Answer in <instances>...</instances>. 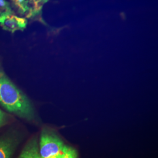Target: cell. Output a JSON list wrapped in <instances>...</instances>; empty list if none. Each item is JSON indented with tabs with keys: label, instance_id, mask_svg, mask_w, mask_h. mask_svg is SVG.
<instances>
[{
	"label": "cell",
	"instance_id": "1",
	"mask_svg": "<svg viewBox=\"0 0 158 158\" xmlns=\"http://www.w3.org/2000/svg\"><path fill=\"white\" fill-rule=\"evenodd\" d=\"M0 104L21 118L32 121L35 118V109L28 97L12 81L1 66Z\"/></svg>",
	"mask_w": 158,
	"mask_h": 158
},
{
	"label": "cell",
	"instance_id": "2",
	"mask_svg": "<svg viewBox=\"0 0 158 158\" xmlns=\"http://www.w3.org/2000/svg\"><path fill=\"white\" fill-rule=\"evenodd\" d=\"M65 144L56 132L43 129L40 136L39 149L41 158H59Z\"/></svg>",
	"mask_w": 158,
	"mask_h": 158
},
{
	"label": "cell",
	"instance_id": "3",
	"mask_svg": "<svg viewBox=\"0 0 158 158\" xmlns=\"http://www.w3.org/2000/svg\"><path fill=\"white\" fill-rule=\"evenodd\" d=\"M28 23L27 19L17 17L14 12H6L0 15V26L3 29L14 33L16 31H23Z\"/></svg>",
	"mask_w": 158,
	"mask_h": 158
},
{
	"label": "cell",
	"instance_id": "4",
	"mask_svg": "<svg viewBox=\"0 0 158 158\" xmlns=\"http://www.w3.org/2000/svg\"><path fill=\"white\" fill-rule=\"evenodd\" d=\"M18 158H41L39 142L36 138H32L27 142Z\"/></svg>",
	"mask_w": 158,
	"mask_h": 158
},
{
	"label": "cell",
	"instance_id": "5",
	"mask_svg": "<svg viewBox=\"0 0 158 158\" xmlns=\"http://www.w3.org/2000/svg\"><path fill=\"white\" fill-rule=\"evenodd\" d=\"M17 144L10 138L0 139V158H12Z\"/></svg>",
	"mask_w": 158,
	"mask_h": 158
},
{
	"label": "cell",
	"instance_id": "6",
	"mask_svg": "<svg viewBox=\"0 0 158 158\" xmlns=\"http://www.w3.org/2000/svg\"><path fill=\"white\" fill-rule=\"evenodd\" d=\"M13 6L18 10L19 14H26L30 10L29 6V0H11Z\"/></svg>",
	"mask_w": 158,
	"mask_h": 158
},
{
	"label": "cell",
	"instance_id": "7",
	"mask_svg": "<svg viewBox=\"0 0 158 158\" xmlns=\"http://www.w3.org/2000/svg\"><path fill=\"white\" fill-rule=\"evenodd\" d=\"M59 158H78V154L74 148L65 145Z\"/></svg>",
	"mask_w": 158,
	"mask_h": 158
},
{
	"label": "cell",
	"instance_id": "8",
	"mask_svg": "<svg viewBox=\"0 0 158 158\" xmlns=\"http://www.w3.org/2000/svg\"><path fill=\"white\" fill-rule=\"evenodd\" d=\"M10 11L12 10L10 3L6 0H0V15Z\"/></svg>",
	"mask_w": 158,
	"mask_h": 158
},
{
	"label": "cell",
	"instance_id": "9",
	"mask_svg": "<svg viewBox=\"0 0 158 158\" xmlns=\"http://www.w3.org/2000/svg\"><path fill=\"white\" fill-rule=\"evenodd\" d=\"M8 119V115L1 110H0V128L6 124Z\"/></svg>",
	"mask_w": 158,
	"mask_h": 158
},
{
	"label": "cell",
	"instance_id": "10",
	"mask_svg": "<svg viewBox=\"0 0 158 158\" xmlns=\"http://www.w3.org/2000/svg\"><path fill=\"white\" fill-rule=\"evenodd\" d=\"M32 1H41V0H32Z\"/></svg>",
	"mask_w": 158,
	"mask_h": 158
}]
</instances>
